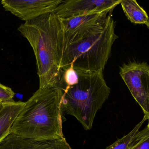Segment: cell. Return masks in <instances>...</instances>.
<instances>
[{
  "mask_svg": "<svg viewBox=\"0 0 149 149\" xmlns=\"http://www.w3.org/2000/svg\"><path fill=\"white\" fill-rule=\"evenodd\" d=\"M17 30L29 41L36 57L39 88L63 89L61 68L64 41L62 20L49 13L25 22Z\"/></svg>",
  "mask_w": 149,
  "mask_h": 149,
  "instance_id": "obj_1",
  "label": "cell"
},
{
  "mask_svg": "<svg viewBox=\"0 0 149 149\" xmlns=\"http://www.w3.org/2000/svg\"><path fill=\"white\" fill-rule=\"evenodd\" d=\"M63 95L60 87L38 88L24 102L10 133L36 140L64 138Z\"/></svg>",
  "mask_w": 149,
  "mask_h": 149,
  "instance_id": "obj_2",
  "label": "cell"
},
{
  "mask_svg": "<svg viewBox=\"0 0 149 149\" xmlns=\"http://www.w3.org/2000/svg\"><path fill=\"white\" fill-rule=\"evenodd\" d=\"M77 71L78 83L62 90V110L75 117L85 130H89L97 112L109 98L111 89L104 79L103 71Z\"/></svg>",
  "mask_w": 149,
  "mask_h": 149,
  "instance_id": "obj_3",
  "label": "cell"
},
{
  "mask_svg": "<svg viewBox=\"0 0 149 149\" xmlns=\"http://www.w3.org/2000/svg\"><path fill=\"white\" fill-rule=\"evenodd\" d=\"M115 26L110 13L103 29L66 47L63 53L62 70L72 65L77 71H103L118 38L115 32Z\"/></svg>",
  "mask_w": 149,
  "mask_h": 149,
  "instance_id": "obj_4",
  "label": "cell"
},
{
  "mask_svg": "<svg viewBox=\"0 0 149 149\" xmlns=\"http://www.w3.org/2000/svg\"><path fill=\"white\" fill-rule=\"evenodd\" d=\"M120 74L149 119V65L145 62H130L120 67Z\"/></svg>",
  "mask_w": 149,
  "mask_h": 149,
  "instance_id": "obj_5",
  "label": "cell"
},
{
  "mask_svg": "<svg viewBox=\"0 0 149 149\" xmlns=\"http://www.w3.org/2000/svg\"><path fill=\"white\" fill-rule=\"evenodd\" d=\"M111 13L105 11L67 19L60 18L64 28V50L72 44L103 29Z\"/></svg>",
  "mask_w": 149,
  "mask_h": 149,
  "instance_id": "obj_6",
  "label": "cell"
},
{
  "mask_svg": "<svg viewBox=\"0 0 149 149\" xmlns=\"http://www.w3.org/2000/svg\"><path fill=\"white\" fill-rule=\"evenodd\" d=\"M121 0H67L63 1L54 10L61 19L100 12H112Z\"/></svg>",
  "mask_w": 149,
  "mask_h": 149,
  "instance_id": "obj_7",
  "label": "cell"
},
{
  "mask_svg": "<svg viewBox=\"0 0 149 149\" xmlns=\"http://www.w3.org/2000/svg\"><path fill=\"white\" fill-rule=\"evenodd\" d=\"M63 0H2L7 11L27 22L49 13H53Z\"/></svg>",
  "mask_w": 149,
  "mask_h": 149,
  "instance_id": "obj_8",
  "label": "cell"
},
{
  "mask_svg": "<svg viewBox=\"0 0 149 149\" xmlns=\"http://www.w3.org/2000/svg\"><path fill=\"white\" fill-rule=\"evenodd\" d=\"M0 149H72L65 138L36 140L10 133L0 142Z\"/></svg>",
  "mask_w": 149,
  "mask_h": 149,
  "instance_id": "obj_9",
  "label": "cell"
},
{
  "mask_svg": "<svg viewBox=\"0 0 149 149\" xmlns=\"http://www.w3.org/2000/svg\"><path fill=\"white\" fill-rule=\"evenodd\" d=\"M4 104V108L0 113V142L10 133V129L24 102L14 101Z\"/></svg>",
  "mask_w": 149,
  "mask_h": 149,
  "instance_id": "obj_10",
  "label": "cell"
},
{
  "mask_svg": "<svg viewBox=\"0 0 149 149\" xmlns=\"http://www.w3.org/2000/svg\"><path fill=\"white\" fill-rule=\"evenodd\" d=\"M120 4L126 17L131 22L145 24L149 29L148 15L136 1L121 0Z\"/></svg>",
  "mask_w": 149,
  "mask_h": 149,
  "instance_id": "obj_11",
  "label": "cell"
},
{
  "mask_svg": "<svg viewBox=\"0 0 149 149\" xmlns=\"http://www.w3.org/2000/svg\"><path fill=\"white\" fill-rule=\"evenodd\" d=\"M148 119L144 116L143 119L138 123L128 134L122 138L118 139L105 149H129L136 136L140 131V128Z\"/></svg>",
  "mask_w": 149,
  "mask_h": 149,
  "instance_id": "obj_12",
  "label": "cell"
},
{
  "mask_svg": "<svg viewBox=\"0 0 149 149\" xmlns=\"http://www.w3.org/2000/svg\"><path fill=\"white\" fill-rule=\"evenodd\" d=\"M129 149H149V129L148 126L137 133Z\"/></svg>",
  "mask_w": 149,
  "mask_h": 149,
  "instance_id": "obj_13",
  "label": "cell"
},
{
  "mask_svg": "<svg viewBox=\"0 0 149 149\" xmlns=\"http://www.w3.org/2000/svg\"><path fill=\"white\" fill-rule=\"evenodd\" d=\"M79 76L78 72L73 68L72 65L63 70V89L74 85L78 83Z\"/></svg>",
  "mask_w": 149,
  "mask_h": 149,
  "instance_id": "obj_14",
  "label": "cell"
},
{
  "mask_svg": "<svg viewBox=\"0 0 149 149\" xmlns=\"http://www.w3.org/2000/svg\"><path fill=\"white\" fill-rule=\"evenodd\" d=\"M15 94L10 87L0 83V102L7 103L14 101Z\"/></svg>",
  "mask_w": 149,
  "mask_h": 149,
  "instance_id": "obj_15",
  "label": "cell"
},
{
  "mask_svg": "<svg viewBox=\"0 0 149 149\" xmlns=\"http://www.w3.org/2000/svg\"><path fill=\"white\" fill-rule=\"evenodd\" d=\"M4 103L0 102V113L1 112L2 110L4 108Z\"/></svg>",
  "mask_w": 149,
  "mask_h": 149,
  "instance_id": "obj_16",
  "label": "cell"
},
{
  "mask_svg": "<svg viewBox=\"0 0 149 149\" xmlns=\"http://www.w3.org/2000/svg\"><path fill=\"white\" fill-rule=\"evenodd\" d=\"M149 121H148V127L149 128Z\"/></svg>",
  "mask_w": 149,
  "mask_h": 149,
  "instance_id": "obj_17",
  "label": "cell"
}]
</instances>
